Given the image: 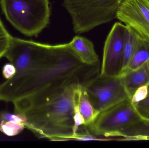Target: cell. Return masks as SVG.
I'll use <instances>...</instances> for the list:
<instances>
[{
    "instance_id": "cell-23",
    "label": "cell",
    "mask_w": 149,
    "mask_h": 148,
    "mask_svg": "<svg viewBox=\"0 0 149 148\" xmlns=\"http://www.w3.org/2000/svg\"><path fill=\"white\" fill-rule=\"evenodd\" d=\"M148 1L149 2V0H148Z\"/></svg>"
},
{
    "instance_id": "cell-15",
    "label": "cell",
    "mask_w": 149,
    "mask_h": 148,
    "mask_svg": "<svg viewBox=\"0 0 149 148\" xmlns=\"http://www.w3.org/2000/svg\"><path fill=\"white\" fill-rule=\"evenodd\" d=\"M25 128L24 124L11 121L0 122V131L9 136L20 134Z\"/></svg>"
},
{
    "instance_id": "cell-13",
    "label": "cell",
    "mask_w": 149,
    "mask_h": 148,
    "mask_svg": "<svg viewBox=\"0 0 149 148\" xmlns=\"http://www.w3.org/2000/svg\"><path fill=\"white\" fill-rule=\"evenodd\" d=\"M149 58V40L140 38L125 72L136 69Z\"/></svg>"
},
{
    "instance_id": "cell-22",
    "label": "cell",
    "mask_w": 149,
    "mask_h": 148,
    "mask_svg": "<svg viewBox=\"0 0 149 148\" xmlns=\"http://www.w3.org/2000/svg\"><path fill=\"white\" fill-rule=\"evenodd\" d=\"M145 122H149V118H148Z\"/></svg>"
},
{
    "instance_id": "cell-5",
    "label": "cell",
    "mask_w": 149,
    "mask_h": 148,
    "mask_svg": "<svg viewBox=\"0 0 149 148\" xmlns=\"http://www.w3.org/2000/svg\"><path fill=\"white\" fill-rule=\"evenodd\" d=\"M145 121L131 99H128L100 112L92 123L86 127L95 136L123 137L126 131Z\"/></svg>"
},
{
    "instance_id": "cell-12",
    "label": "cell",
    "mask_w": 149,
    "mask_h": 148,
    "mask_svg": "<svg viewBox=\"0 0 149 148\" xmlns=\"http://www.w3.org/2000/svg\"><path fill=\"white\" fill-rule=\"evenodd\" d=\"M141 38V36L133 29L126 26L124 43L123 74L127 68Z\"/></svg>"
},
{
    "instance_id": "cell-9",
    "label": "cell",
    "mask_w": 149,
    "mask_h": 148,
    "mask_svg": "<svg viewBox=\"0 0 149 148\" xmlns=\"http://www.w3.org/2000/svg\"><path fill=\"white\" fill-rule=\"evenodd\" d=\"M116 18L133 29L142 38L149 40V2L148 0H124Z\"/></svg>"
},
{
    "instance_id": "cell-10",
    "label": "cell",
    "mask_w": 149,
    "mask_h": 148,
    "mask_svg": "<svg viewBox=\"0 0 149 148\" xmlns=\"http://www.w3.org/2000/svg\"><path fill=\"white\" fill-rule=\"evenodd\" d=\"M121 76L124 86L131 98L138 88L149 86V58L139 67L125 72Z\"/></svg>"
},
{
    "instance_id": "cell-16",
    "label": "cell",
    "mask_w": 149,
    "mask_h": 148,
    "mask_svg": "<svg viewBox=\"0 0 149 148\" xmlns=\"http://www.w3.org/2000/svg\"><path fill=\"white\" fill-rule=\"evenodd\" d=\"M11 37L0 18V59L5 56Z\"/></svg>"
},
{
    "instance_id": "cell-7",
    "label": "cell",
    "mask_w": 149,
    "mask_h": 148,
    "mask_svg": "<svg viewBox=\"0 0 149 148\" xmlns=\"http://www.w3.org/2000/svg\"><path fill=\"white\" fill-rule=\"evenodd\" d=\"M51 45L11 37L4 56L22 73L36 67L45 56Z\"/></svg>"
},
{
    "instance_id": "cell-3",
    "label": "cell",
    "mask_w": 149,
    "mask_h": 148,
    "mask_svg": "<svg viewBox=\"0 0 149 148\" xmlns=\"http://www.w3.org/2000/svg\"><path fill=\"white\" fill-rule=\"evenodd\" d=\"M9 22L24 35L37 37L49 25V0H0Z\"/></svg>"
},
{
    "instance_id": "cell-6",
    "label": "cell",
    "mask_w": 149,
    "mask_h": 148,
    "mask_svg": "<svg viewBox=\"0 0 149 148\" xmlns=\"http://www.w3.org/2000/svg\"><path fill=\"white\" fill-rule=\"evenodd\" d=\"M82 87L90 102L100 113L131 99L121 76H102L100 74Z\"/></svg>"
},
{
    "instance_id": "cell-2",
    "label": "cell",
    "mask_w": 149,
    "mask_h": 148,
    "mask_svg": "<svg viewBox=\"0 0 149 148\" xmlns=\"http://www.w3.org/2000/svg\"><path fill=\"white\" fill-rule=\"evenodd\" d=\"M80 85H71L24 113L27 117L25 128L39 138L75 140L79 131L73 119L74 96Z\"/></svg>"
},
{
    "instance_id": "cell-19",
    "label": "cell",
    "mask_w": 149,
    "mask_h": 148,
    "mask_svg": "<svg viewBox=\"0 0 149 148\" xmlns=\"http://www.w3.org/2000/svg\"><path fill=\"white\" fill-rule=\"evenodd\" d=\"M149 86H143L138 88L134 93L131 98V101L134 104L144 100L148 95Z\"/></svg>"
},
{
    "instance_id": "cell-18",
    "label": "cell",
    "mask_w": 149,
    "mask_h": 148,
    "mask_svg": "<svg viewBox=\"0 0 149 148\" xmlns=\"http://www.w3.org/2000/svg\"><path fill=\"white\" fill-rule=\"evenodd\" d=\"M134 105L140 115L146 121L149 117V86L147 97L144 100L134 104Z\"/></svg>"
},
{
    "instance_id": "cell-20",
    "label": "cell",
    "mask_w": 149,
    "mask_h": 148,
    "mask_svg": "<svg viewBox=\"0 0 149 148\" xmlns=\"http://www.w3.org/2000/svg\"><path fill=\"white\" fill-rule=\"evenodd\" d=\"M16 72L15 67L10 63H6L3 67V76L7 80L12 78L15 74Z\"/></svg>"
},
{
    "instance_id": "cell-17",
    "label": "cell",
    "mask_w": 149,
    "mask_h": 148,
    "mask_svg": "<svg viewBox=\"0 0 149 148\" xmlns=\"http://www.w3.org/2000/svg\"><path fill=\"white\" fill-rule=\"evenodd\" d=\"M27 121V117L24 114H15L8 112H0V122L11 121L24 124Z\"/></svg>"
},
{
    "instance_id": "cell-8",
    "label": "cell",
    "mask_w": 149,
    "mask_h": 148,
    "mask_svg": "<svg viewBox=\"0 0 149 148\" xmlns=\"http://www.w3.org/2000/svg\"><path fill=\"white\" fill-rule=\"evenodd\" d=\"M126 26L116 22L105 41L100 75L118 77L123 74L124 43Z\"/></svg>"
},
{
    "instance_id": "cell-1",
    "label": "cell",
    "mask_w": 149,
    "mask_h": 148,
    "mask_svg": "<svg viewBox=\"0 0 149 148\" xmlns=\"http://www.w3.org/2000/svg\"><path fill=\"white\" fill-rule=\"evenodd\" d=\"M100 62L83 63L70 43L51 45L36 67L0 84V101L11 102L15 113L23 114L71 85H84L100 74Z\"/></svg>"
},
{
    "instance_id": "cell-14",
    "label": "cell",
    "mask_w": 149,
    "mask_h": 148,
    "mask_svg": "<svg viewBox=\"0 0 149 148\" xmlns=\"http://www.w3.org/2000/svg\"><path fill=\"white\" fill-rule=\"evenodd\" d=\"M80 112L84 120V126L91 124L96 119L100 112L94 107L81 86L79 99Z\"/></svg>"
},
{
    "instance_id": "cell-4",
    "label": "cell",
    "mask_w": 149,
    "mask_h": 148,
    "mask_svg": "<svg viewBox=\"0 0 149 148\" xmlns=\"http://www.w3.org/2000/svg\"><path fill=\"white\" fill-rule=\"evenodd\" d=\"M124 0H64L63 6L72 19L75 34L90 31L111 21Z\"/></svg>"
},
{
    "instance_id": "cell-21",
    "label": "cell",
    "mask_w": 149,
    "mask_h": 148,
    "mask_svg": "<svg viewBox=\"0 0 149 148\" xmlns=\"http://www.w3.org/2000/svg\"><path fill=\"white\" fill-rule=\"evenodd\" d=\"M141 140H149V136L143 137Z\"/></svg>"
},
{
    "instance_id": "cell-11",
    "label": "cell",
    "mask_w": 149,
    "mask_h": 148,
    "mask_svg": "<svg viewBox=\"0 0 149 148\" xmlns=\"http://www.w3.org/2000/svg\"><path fill=\"white\" fill-rule=\"evenodd\" d=\"M69 43L71 47L83 63L93 65L100 62L93 44L86 37L76 36Z\"/></svg>"
}]
</instances>
